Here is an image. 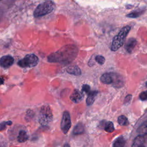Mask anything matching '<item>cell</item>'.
<instances>
[{"mask_svg": "<svg viewBox=\"0 0 147 147\" xmlns=\"http://www.w3.org/2000/svg\"><path fill=\"white\" fill-rule=\"evenodd\" d=\"M78 52V49L75 45H65L57 51L50 54L48 57V61L66 64L72 62L76 58Z\"/></svg>", "mask_w": 147, "mask_h": 147, "instance_id": "6da1fadb", "label": "cell"}, {"mask_svg": "<svg viewBox=\"0 0 147 147\" xmlns=\"http://www.w3.org/2000/svg\"><path fill=\"white\" fill-rule=\"evenodd\" d=\"M130 26L129 25L123 27L118 34L115 36L113 38L112 44L111 46V50L112 51H117L119 48H121L124 44L126 37L128 34L130 30Z\"/></svg>", "mask_w": 147, "mask_h": 147, "instance_id": "7a4b0ae2", "label": "cell"}, {"mask_svg": "<svg viewBox=\"0 0 147 147\" xmlns=\"http://www.w3.org/2000/svg\"><path fill=\"white\" fill-rule=\"evenodd\" d=\"M55 8V3L51 1H46L39 4L34 11L35 17H40L51 13Z\"/></svg>", "mask_w": 147, "mask_h": 147, "instance_id": "3957f363", "label": "cell"}, {"mask_svg": "<svg viewBox=\"0 0 147 147\" xmlns=\"http://www.w3.org/2000/svg\"><path fill=\"white\" fill-rule=\"evenodd\" d=\"M53 119V114L51 109L48 105H44L41 107L38 117L39 123L43 126L48 125Z\"/></svg>", "mask_w": 147, "mask_h": 147, "instance_id": "277c9868", "label": "cell"}, {"mask_svg": "<svg viewBox=\"0 0 147 147\" xmlns=\"http://www.w3.org/2000/svg\"><path fill=\"white\" fill-rule=\"evenodd\" d=\"M39 60L38 57L34 54L26 55L23 59L18 61L17 64L22 68L33 67L36 66L38 63Z\"/></svg>", "mask_w": 147, "mask_h": 147, "instance_id": "5b68a950", "label": "cell"}, {"mask_svg": "<svg viewBox=\"0 0 147 147\" xmlns=\"http://www.w3.org/2000/svg\"><path fill=\"white\" fill-rule=\"evenodd\" d=\"M100 80L102 83L106 84H110L112 83H115V81H116V84H118L119 82H120L119 76L112 72L103 74L100 76Z\"/></svg>", "mask_w": 147, "mask_h": 147, "instance_id": "8992f818", "label": "cell"}, {"mask_svg": "<svg viewBox=\"0 0 147 147\" xmlns=\"http://www.w3.org/2000/svg\"><path fill=\"white\" fill-rule=\"evenodd\" d=\"M60 126L62 131L64 134H67L68 133L71 126V117L68 111H65L63 113Z\"/></svg>", "mask_w": 147, "mask_h": 147, "instance_id": "52a82bcc", "label": "cell"}, {"mask_svg": "<svg viewBox=\"0 0 147 147\" xmlns=\"http://www.w3.org/2000/svg\"><path fill=\"white\" fill-rule=\"evenodd\" d=\"M14 63V59L10 55L2 56L0 59V65L3 68L10 67Z\"/></svg>", "mask_w": 147, "mask_h": 147, "instance_id": "ba28073f", "label": "cell"}, {"mask_svg": "<svg viewBox=\"0 0 147 147\" xmlns=\"http://www.w3.org/2000/svg\"><path fill=\"white\" fill-rule=\"evenodd\" d=\"M83 92L79 91L78 89H75L70 95V99L74 103H78L80 102L83 98Z\"/></svg>", "mask_w": 147, "mask_h": 147, "instance_id": "9c48e42d", "label": "cell"}, {"mask_svg": "<svg viewBox=\"0 0 147 147\" xmlns=\"http://www.w3.org/2000/svg\"><path fill=\"white\" fill-rule=\"evenodd\" d=\"M131 147H146L145 139L144 136H138L134 140Z\"/></svg>", "mask_w": 147, "mask_h": 147, "instance_id": "30bf717a", "label": "cell"}, {"mask_svg": "<svg viewBox=\"0 0 147 147\" xmlns=\"http://www.w3.org/2000/svg\"><path fill=\"white\" fill-rule=\"evenodd\" d=\"M137 44V40L134 38H130L125 44V48L129 53H131Z\"/></svg>", "mask_w": 147, "mask_h": 147, "instance_id": "8fae6325", "label": "cell"}, {"mask_svg": "<svg viewBox=\"0 0 147 147\" xmlns=\"http://www.w3.org/2000/svg\"><path fill=\"white\" fill-rule=\"evenodd\" d=\"M67 72L71 75H74L75 76L80 75L82 74L81 69L77 65H69L67 68Z\"/></svg>", "mask_w": 147, "mask_h": 147, "instance_id": "7c38bea8", "label": "cell"}, {"mask_svg": "<svg viewBox=\"0 0 147 147\" xmlns=\"http://www.w3.org/2000/svg\"><path fill=\"white\" fill-rule=\"evenodd\" d=\"M98 94L97 91H91L88 94L86 99V104L87 106L91 105L95 101Z\"/></svg>", "mask_w": 147, "mask_h": 147, "instance_id": "4fadbf2b", "label": "cell"}, {"mask_svg": "<svg viewBox=\"0 0 147 147\" xmlns=\"http://www.w3.org/2000/svg\"><path fill=\"white\" fill-rule=\"evenodd\" d=\"M28 139V135L24 130H21L17 137V140L20 142H24Z\"/></svg>", "mask_w": 147, "mask_h": 147, "instance_id": "5bb4252c", "label": "cell"}, {"mask_svg": "<svg viewBox=\"0 0 147 147\" xmlns=\"http://www.w3.org/2000/svg\"><path fill=\"white\" fill-rule=\"evenodd\" d=\"M125 140L123 137H119L117 138L113 143V147H124Z\"/></svg>", "mask_w": 147, "mask_h": 147, "instance_id": "9a60e30c", "label": "cell"}, {"mask_svg": "<svg viewBox=\"0 0 147 147\" xmlns=\"http://www.w3.org/2000/svg\"><path fill=\"white\" fill-rule=\"evenodd\" d=\"M84 125L82 123H78L74 127L73 130V133L75 135L76 134H80L84 132Z\"/></svg>", "mask_w": 147, "mask_h": 147, "instance_id": "2e32d148", "label": "cell"}, {"mask_svg": "<svg viewBox=\"0 0 147 147\" xmlns=\"http://www.w3.org/2000/svg\"><path fill=\"white\" fill-rule=\"evenodd\" d=\"M118 123L121 126H127L129 125V121L127 118L123 115H121L118 118Z\"/></svg>", "mask_w": 147, "mask_h": 147, "instance_id": "e0dca14e", "label": "cell"}, {"mask_svg": "<svg viewBox=\"0 0 147 147\" xmlns=\"http://www.w3.org/2000/svg\"><path fill=\"white\" fill-rule=\"evenodd\" d=\"M104 129L108 133H111L114 130V127L113 123L111 121H107L105 123Z\"/></svg>", "mask_w": 147, "mask_h": 147, "instance_id": "ac0fdd59", "label": "cell"}, {"mask_svg": "<svg viewBox=\"0 0 147 147\" xmlns=\"http://www.w3.org/2000/svg\"><path fill=\"white\" fill-rule=\"evenodd\" d=\"M144 12V11H143L142 10H136V11H134L127 14L126 17H129V18H137L138 17H140L141 15H142Z\"/></svg>", "mask_w": 147, "mask_h": 147, "instance_id": "d6986e66", "label": "cell"}, {"mask_svg": "<svg viewBox=\"0 0 147 147\" xmlns=\"http://www.w3.org/2000/svg\"><path fill=\"white\" fill-rule=\"evenodd\" d=\"M138 132L140 133V134H141V135L140 136H143V134H146V122L144 123V124H143L142 125H141L138 130Z\"/></svg>", "mask_w": 147, "mask_h": 147, "instance_id": "ffe728a7", "label": "cell"}, {"mask_svg": "<svg viewBox=\"0 0 147 147\" xmlns=\"http://www.w3.org/2000/svg\"><path fill=\"white\" fill-rule=\"evenodd\" d=\"M95 61L100 65H102L105 62V59L103 56L96 55L95 57Z\"/></svg>", "mask_w": 147, "mask_h": 147, "instance_id": "44dd1931", "label": "cell"}, {"mask_svg": "<svg viewBox=\"0 0 147 147\" xmlns=\"http://www.w3.org/2000/svg\"><path fill=\"white\" fill-rule=\"evenodd\" d=\"M82 91L83 92H84L86 94H88L91 92V88H90V86L88 84H83L82 88Z\"/></svg>", "mask_w": 147, "mask_h": 147, "instance_id": "7402d4cb", "label": "cell"}, {"mask_svg": "<svg viewBox=\"0 0 147 147\" xmlns=\"http://www.w3.org/2000/svg\"><path fill=\"white\" fill-rule=\"evenodd\" d=\"M12 122L11 121H7V122H3L0 124V130H2L5 129L6 125H11Z\"/></svg>", "mask_w": 147, "mask_h": 147, "instance_id": "603a6c76", "label": "cell"}, {"mask_svg": "<svg viewBox=\"0 0 147 147\" xmlns=\"http://www.w3.org/2000/svg\"><path fill=\"white\" fill-rule=\"evenodd\" d=\"M140 99L141 100H146L147 99V92L146 91L142 92L140 94Z\"/></svg>", "mask_w": 147, "mask_h": 147, "instance_id": "cb8c5ba5", "label": "cell"}, {"mask_svg": "<svg viewBox=\"0 0 147 147\" xmlns=\"http://www.w3.org/2000/svg\"><path fill=\"white\" fill-rule=\"evenodd\" d=\"M131 98H132V95H130V94L127 95L125 97V99H124V103H125V104L128 103L131 100Z\"/></svg>", "mask_w": 147, "mask_h": 147, "instance_id": "d4e9b609", "label": "cell"}, {"mask_svg": "<svg viewBox=\"0 0 147 147\" xmlns=\"http://www.w3.org/2000/svg\"><path fill=\"white\" fill-rule=\"evenodd\" d=\"M64 147H70V146H69V145L68 144H65L64 145Z\"/></svg>", "mask_w": 147, "mask_h": 147, "instance_id": "484cf974", "label": "cell"}]
</instances>
